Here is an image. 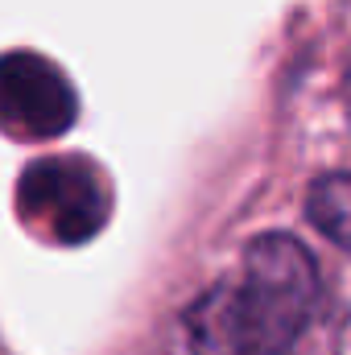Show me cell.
I'll use <instances>...</instances> for the list:
<instances>
[{
	"label": "cell",
	"mask_w": 351,
	"mask_h": 355,
	"mask_svg": "<svg viewBox=\"0 0 351 355\" xmlns=\"http://www.w3.org/2000/svg\"><path fill=\"white\" fill-rule=\"evenodd\" d=\"M348 202H351V190H348V174L343 170H331L327 178H318L310 186V198H306V215L339 248L348 244Z\"/></svg>",
	"instance_id": "277c9868"
},
{
	"label": "cell",
	"mask_w": 351,
	"mask_h": 355,
	"mask_svg": "<svg viewBox=\"0 0 351 355\" xmlns=\"http://www.w3.org/2000/svg\"><path fill=\"white\" fill-rule=\"evenodd\" d=\"M79 116L75 87L42 54H0V132L21 141L62 137Z\"/></svg>",
	"instance_id": "3957f363"
},
{
	"label": "cell",
	"mask_w": 351,
	"mask_h": 355,
	"mask_svg": "<svg viewBox=\"0 0 351 355\" xmlns=\"http://www.w3.org/2000/svg\"><path fill=\"white\" fill-rule=\"evenodd\" d=\"M112 215V182L91 157H42L17 178V219L46 244H87Z\"/></svg>",
	"instance_id": "7a4b0ae2"
},
{
	"label": "cell",
	"mask_w": 351,
	"mask_h": 355,
	"mask_svg": "<svg viewBox=\"0 0 351 355\" xmlns=\"http://www.w3.org/2000/svg\"><path fill=\"white\" fill-rule=\"evenodd\" d=\"M318 265L298 236H257L232 277L182 310L174 355H289L318 310Z\"/></svg>",
	"instance_id": "6da1fadb"
}]
</instances>
